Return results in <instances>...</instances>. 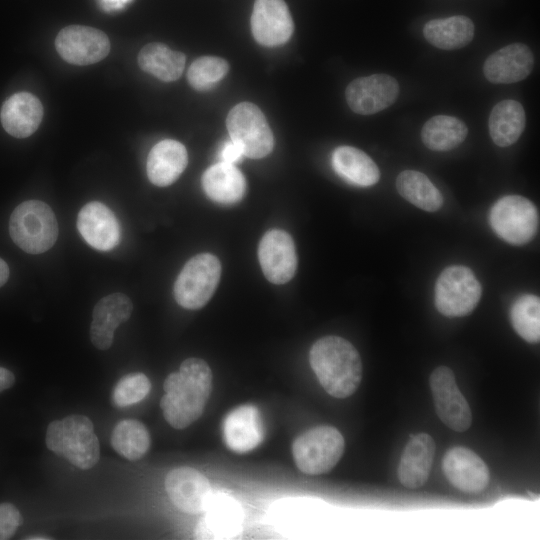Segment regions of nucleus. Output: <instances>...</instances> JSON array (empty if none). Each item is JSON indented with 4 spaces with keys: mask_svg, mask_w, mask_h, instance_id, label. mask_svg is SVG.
Listing matches in <instances>:
<instances>
[{
    "mask_svg": "<svg viewBox=\"0 0 540 540\" xmlns=\"http://www.w3.org/2000/svg\"><path fill=\"white\" fill-rule=\"evenodd\" d=\"M442 469L453 486L467 493L483 491L490 478L488 467L480 456L461 446L446 452Z\"/></svg>",
    "mask_w": 540,
    "mask_h": 540,
    "instance_id": "16",
    "label": "nucleus"
},
{
    "mask_svg": "<svg viewBox=\"0 0 540 540\" xmlns=\"http://www.w3.org/2000/svg\"><path fill=\"white\" fill-rule=\"evenodd\" d=\"M201 181L206 195L221 204L237 203L246 192V180L234 164L220 162L210 166Z\"/></svg>",
    "mask_w": 540,
    "mask_h": 540,
    "instance_id": "24",
    "label": "nucleus"
},
{
    "mask_svg": "<svg viewBox=\"0 0 540 540\" xmlns=\"http://www.w3.org/2000/svg\"><path fill=\"white\" fill-rule=\"evenodd\" d=\"M435 409L441 421L457 432L467 430L472 422L470 406L459 390L453 371L437 367L430 376Z\"/></svg>",
    "mask_w": 540,
    "mask_h": 540,
    "instance_id": "10",
    "label": "nucleus"
},
{
    "mask_svg": "<svg viewBox=\"0 0 540 540\" xmlns=\"http://www.w3.org/2000/svg\"><path fill=\"white\" fill-rule=\"evenodd\" d=\"M332 165L338 175L358 186H372L380 179L376 163L365 152L352 146L337 147L332 154Z\"/></svg>",
    "mask_w": 540,
    "mask_h": 540,
    "instance_id": "25",
    "label": "nucleus"
},
{
    "mask_svg": "<svg viewBox=\"0 0 540 540\" xmlns=\"http://www.w3.org/2000/svg\"><path fill=\"white\" fill-rule=\"evenodd\" d=\"M396 188L404 199L422 210L435 212L443 204L440 191L425 174L419 171H402L397 176Z\"/></svg>",
    "mask_w": 540,
    "mask_h": 540,
    "instance_id": "30",
    "label": "nucleus"
},
{
    "mask_svg": "<svg viewBox=\"0 0 540 540\" xmlns=\"http://www.w3.org/2000/svg\"><path fill=\"white\" fill-rule=\"evenodd\" d=\"M9 278V267L7 263L0 258V287L3 286Z\"/></svg>",
    "mask_w": 540,
    "mask_h": 540,
    "instance_id": "40",
    "label": "nucleus"
},
{
    "mask_svg": "<svg viewBox=\"0 0 540 540\" xmlns=\"http://www.w3.org/2000/svg\"><path fill=\"white\" fill-rule=\"evenodd\" d=\"M222 430L227 447L240 454L255 449L264 435L261 414L251 404L230 411L223 420Z\"/></svg>",
    "mask_w": 540,
    "mask_h": 540,
    "instance_id": "19",
    "label": "nucleus"
},
{
    "mask_svg": "<svg viewBox=\"0 0 540 540\" xmlns=\"http://www.w3.org/2000/svg\"><path fill=\"white\" fill-rule=\"evenodd\" d=\"M47 448L80 469L94 467L100 445L92 421L84 415H70L52 421L46 430Z\"/></svg>",
    "mask_w": 540,
    "mask_h": 540,
    "instance_id": "3",
    "label": "nucleus"
},
{
    "mask_svg": "<svg viewBox=\"0 0 540 540\" xmlns=\"http://www.w3.org/2000/svg\"><path fill=\"white\" fill-rule=\"evenodd\" d=\"M310 365L325 391L335 398H347L360 385L362 362L356 348L339 336L317 340L309 353Z\"/></svg>",
    "mask_w": 540,
    "mask_h": 540,
    "instance_id": "2",
    "label": "nucleus"
},
{
    "mask_svg": "<svg viewBox=\"0 0 540 540\" xmlns=\"http://www.w3.org/2000/svg\"><path fill=\"white\" fill-rule=\"evenodd\" d=\"M489 223L502 240L513 245H524L537 234L539 215L529 199L520 195H507L492 206Z\"/></svg>",
    "mask_w": 540,
    "mask_h": 540,
    "instance_id": "6",
    "label": "nucleus"
},
{
    "mask_svg": "<svg viewBox=\"0 0 540 540\" xmlns=\"http://www.w3.org/2000/svg\"><path fill=\"white\" fill-rule=\"evenodd\" d=\"M133 305L128 296L113 293L100 299L92 313L90 338L99 350L111 347L116 328L126 322L132 313Z\"/></svg>",
    "mask_w": 540,
    "mask_h": 540,
    "instance_id": "20",
    "label": "nucleus"
},
{
    "mask_svg": "<svg viewBox=\"0 0 540 540\" xmlns=\"http://www.w3.org/2000/svg\"><path fill=\"white\" fill-rule=\"evenodd\" d=\"M77 228L83 239L100 251L113 249L120 239V227L114 213L98 201L84 205L77 216Z\"/></svg>",
    "mask_w": 540,
    "mask_h": 540,
    "instance_id": "17",
    "label": "nucleus"
},
{
    "mask_svg": "<svg viewBox=\"0 0 540 540\" xmlns=\"http://www.w3.org/2000/svg\"><path fill=\"white\" fill-rule=\"evenodd\" d=\"M526 124L523 106L516 100L505 99L497 103L489 116V134L499 147L514 144L521 136Z\"/></svg>",
    "mask_w": 540,
    "mask_h": 540,
    "instance_id": "27",
    "label": "nucleus"
},
{
    "mask_svg": "<svg viewBox=\"0 0 540 540\" xmlns=\"http://www.w3.org/2000/svg\"><path fill=\"white\" fill-rule=\"evenodd\" d=\"M482 287L472 270L463 265L445 268L435 284V306L448 317L471 313L480 301Z\"/></svg>",
    "mask_w": 540,
    "mask_h": 540,
    "instance_id": "8",
    "label": "nucleus"
},
{
    "mask_svg": "<svg viewBox=\"0 0 540 540\" xmlns=\"http://www.w3.org/2000/svg\"><path fill=\"white\" fill-rule=\"evenodd\" d=\"M258 259L263 274L273 284H285L297 269V255L292 237L285 231H267L260 240Z\"/></svg>",
    "mask_w": 540,
    "mask_h": 540,
    "instance_id": "13",
    "label": "nucleus"
},
{
    "mask_svg": "<svg viewBox=\"0 0 540 540\" xmlns=\"http://www.w3.org/2000/svg\"><path fill=\"white\" fill-rule=\"evenodd\" d=\"M533 67L531 49L526 44L513 43L492 53L483 65V72L492 83L511 84L525 79Z\"/></svg>",
    "mask_w": 540,
    "mask_h": 540,
    "instance_id": "18",
    "label": "nucleus"
},
{
    "mask_svg": "<svg viewBox=\"0 0 540 540\" xmlns=\"http://www.w3.org/2000/svg\"><path fill=\"white\" fill-rule=\"evenodd\" d=\"M43 106L39 99L28 92H18L3 104L0 119L3 128L16 138H26L39 127Z\"/></svg>",
    "mask_w": 540,
    "mask_h": 540,
    "instance_id": "22",
    "label": "nucleus"
},
{
    "mask_svg": "<svg viewBox=\"0 0 540 540\" xmlns=\"http://www.w3.org/2000/svg\"><path fill=\"white\" fill-rule=\"evenodd\" d=\"M150 444V433L138 420L124 419L117 423L112 431L113 449L128 460L135 461L142 458L148 452Z\"/></svg>",
    "mask_w": 540,
    "mask_h": 540,
    "instance_id": "32",
    "label": "nucleus"
},
{
    "mask_svg": "<svg viewBox=\"0 0 540 540\" xmlns=\"http://www.w3.org/2000/svg\"><path fill=\"white\" fill-rule=\"evenodd\" d=\"M345 441L332 426H317L298 436L292 453L298 469L309 475L331 471L343 455Z\"/></svg>",
    "mask_w": 540,
    "mask_h": 540,
    "instance_id": "5",
    "label": "nucleus"
},
{
    "mask_svg": "<svg viewBox=\"0 0 540 540\" xmlns=\"http://www.w3.org/2000/svg\"><path fill=\"white\" fill-rule=\"evenodd\" d=\"M165 488L173 504L190 514L204 512L212 497L209 480L191 467L171 470L166 476Z\"/></svg>",
    "mask_w": 540,
    "mask_h": 540,
    "instance_id": "15",
    "label": "nucleus"
},
{
    "mask_svg": "<svg viewBox=\"0 0 540 540\" xmlns=\"http://www.w3.org/2000/svg\"><path fill=\"white\" fill-rule=\"evenodd\" d=\"M55 48L66 62L83 66L103 60L109 54L110 41L97 28L70 25L56 36Z\"/></svg>",
    "mask_w": 540,
    "mask_h": 540,
    "instance_id": "11",
    "label": "nucleus"
},
{
    "mask_svg": "<svg viewBox=\"0 0 540 540\" xmlns=\"http://www.w3.org/2000/svg\"><path fill=\"white\" fill-rule=\"evenodd\" d=\"M243 156L241 149L232 141L226 142L220 151L221 162L229 164L240 161Z\"/></svg>",
    "mask_w": 540,
    "mask_h": 540,
    "instance_id": "37",
    "label": "nucleus"
},
{
    "mask_svg": "<svg viewBox=\"0 0 540 540\" xmlns=\"http://www.w3.org/2000/svg\"><path fill=\"white\" fill-rule=\"evenodd\" d=\"M423 34L433 46L443 50H455L472 41L474 24L464 15L433 19L424 25Z\"/></svg>",
    "mask_w": 540,
    "mask_h": 540,
    "instance_id": "26",
    "label": "nucleus"
},
{
    "mask_svg": "<svg viewBox=\"0 0 540 540\" xmlns=\"http://www.w3.org/2000/svg\"><path fill=\"white\" fill-rule=\"evenodd\" d=\"M105 10H116L122 8L130 0H99Z\"/></svg>",
    "mask_w": 540,
    "mask_h": 540,
    "instance_id": "39",
    "label": "nucleus"
},
{
    "mask_svg": "<svg viewBox=\"0 0 540 540\" xmlns=\"http://www.w3.org/2000/svg\"><path fill=\"white\" fill-rule=\"evenodd\" d=\"M229 71L228 62L217 56H202L190 65L187 72L189 84L198 91L211 89Z\"/></svg>",
    "mask_w": 540,
    "mask_h": 540,
    "instance_id": "34",
    "label": "nucleus"
},
{
    "mask_svg": "<svg viewBox=\"0 0 540 540\" xmlns=\"http://www.w3.org/2000/svg\"><path fill=\"white\" fill-rule=\"evenodd\" d=\"M435 453V443L427 433L411 435L402 453L398 477L407 488L423 486L430 474Z\"/></svg>",
    "mask_w": 540,
    "mask_h": 540,
    "instance_id": "21",
    "label": "nucleus"
},
{
    "mask_svg": "<svg viewBox=\"0 0 540 540\" xmlns=\"http://www.w3.org/2000/svg\"><path fill=\"white\" fill-rule=\"evenodd\" d=\"M220 277L221 264L215 255L201 253L192 257L175 281V300L186 309L203 307L215 292Z\"/></svg>",
    "mask_w": 540,
    "mask_h": 540,
    "instance_id": "7",
    "label": "nucleus"
},
{
    "mask_svg": "<svg viewBox=\"0 0 540 540\" xmlns=\"http://www.w3.org/2000/svg\"><path fill=\"white\" fill-rule=\"evenodd\" d=\"M9 232L13 242L29 254L49 250L58 238V223L52 209L39 200L19 204L10 216Z\"/></svg>",
    "mask_w": 540,
    "mask_h": 540,
    "instance_id": "4",
    "label": "nucleus"
},
{
    "mask_svg": "<svg viewBox=\"0 0 540 540\" xmlns=\"http://www.w3.org/2000/svg\"><path fill=\"white\" fill-rule=\"evenodd\" d=\"M204 519L198 524L196 536L206 538L214 535H230L237 530L238 506L225 495H212Z\"/></svg>",
    "mask_w": 540,
    "mask_h": 540,
    "instance_id": "31",
    "label": "nucleus"
},
{
    "mask_svg": "<svg viewBox=\"0 0 540 540\" xmlns=\"http://www.w3.org/2000/svg\"><path fill=\"white\" fill-rule=\"evenodd\" d=\"M26 539H29V540H46V539H51L50 537H45V536H41V537H28Z\"/></svg>",
    "mask_w": 540,
    "mask_h": 540,
    "instance_id": "41",
    "label": "nucleus"
},
{
    "mask_svg": "<svg viewBox=\"0 0 540 540\" xmlns=\"http://www.w3.org/2000/svg\"><path fill=\"white\" fill-rule=\"evenodd\" d=\"M254 39L266 47L285 44L292 36L294 23L284 0H255L251 15Z\"/></svg>",
    "mask_w": 540,
    "mask_h": 540,
    "instance_id": "14",
    "label": "nucleus"
},
{
    "mask_svg": "<svg viewBox=\"0 0 540 540\" xmlns=\"http://www.w3.org/2000/svg\"><path fill=\"white\" fill-rule=\"evenodd\" d=\"M22 523V515L13 504H0V540L10 539Z\"/></svg>",
    "mask_w": 540,
    "mask_h": 540,
    "instance_id": "36",
    "label": "nucleus"
},
{
    "mask_svg": "<svg viewBox=\"0 0 540 540\" xmlns=\"http://www.w3.org/2000/svg\"><path fill=\"white\" fill-rule=\"evenodd\" d=\"M149 378L140 372L123 376L115 385L112 401L117 407H127L142 401L150 392Z\"/></svg>",
    "mask_w": 540,
    "mask_h": 540,
    "instance_id": "35",
    "label": "nucleus"
},
{
    "mask_svg": "<svg viewBox=\"0 0 540 540\" xmlns=\"http://www.w3.org/2000/svg\"><path fill=\"white\" fill-rule=\"evenodd\" d=\"M212 383V371L204 360H184L179 371L170 373L164 381L160 407L165 420L175 429L194 423L205 409Z\"/></svg>",
    "mask_w": 540,
    "mask_h": 540,
    "instance_id": "1",
    "label": "nucleus"
},
{
    "mask_svg": "<svg viewBox=\"0 0 540 540\" xmlns=\"http://www.w3.org/2000/svg\"><path fill=\"white\" fill-rule=\"evenodd\" d=\"M185 55L162 43L146 44L138 54L140 68L164 82L177 80L185 67Z\"/></svg>",
    "mask_w": 540,
    "mask_h": 540,
    "instance_id": "28",
    "label": "nucleus"
},
{
    "mask_svg": "<svg viewBox=\"0 0 540 540\" xmlns=\"http://www.w3.org/2000/svg\"><path fill=\"white\" fill-rule=\"evenodd\" d=\"M226 126L231 141L242 151L243 155L260 159L273 149L274 138L262 111L251 102H241L228 113Z\"/></svg>",
    "mask_w": 540,
    "mask_h": 540,
    "instance_id": "9",
    "label": "nucleus"
},
{
    "mask_svg": "<svg viewBox=\"0 0 540 540\" xmlns=\"http://www.w3.org/2000/svg\"><path fill=\"white\" fill-rule=\"evenodd\" d=\"M188 163L185 146L172 139L158 142L147 158V175L159 187L169 186L182 174Z\"/></svg>",
    "mask_w": 540,
    "mask_h": 540,
    "instance_id": "23",
    "label": "nucleus"
},
{
    "mask_svg": "<svg viewBox=\"0 0 540 540\" xmlns=\"http://www.w3.org/2000/svg\"><path fill=\"white\" fill-rule=\"evenodd\" d=\"M510 320L514 330L525 341L540 340V300L533 294L519 296L511 306Z\"/></svg>",
    "mask_w": 540,
    "mask_h": 540,
    "instance_id": "33",
    "label": "nucleus"
},
{
    "mask_svg": "<svg viewBox=\"0 0 540 540\" xmlns=\"http://www.w3.org/2000/svg\"><path fill=\"white\" fill-rule=\"evenodd\" d=\"M467 134L468 128L462 120L449 115H436L423 125L421 138L430 150L449 151L459 146Z\"/></svg>",
    "mask_w": 540,
    "mask_h": 540,
    "instance_id": "29",
    "label": "nucleus"
},
{
    "mask_svg": "<svg viewBox=\"0 0 540 540\" xmlns=\"http://www.w3.org/2000/svg\"><path fill=\"white\" fill-rule=\"evenodd\" d=\"M398 95L397 80L387 74L356 78L345 90L348 106L360 115H371L388 108L396 101Z\"/></svg>",
    "mask_w": 540,
    "mask_h": 540,
    "instance_id": "12",
    "label": "nucleus"
},
{
    "mask_svg": "<svg viewBox=\"0 0 540 540\" xmlns=\"http://www.w3.org/2000/svg\"><path fill=\"white\" fill-rule=\"evenodd\" d=\"M14 382V374L10 370L0 367V392L12 387Z\"/></svg>",
    "mask_w": 540,
    "mask_h": 540,
    "instance_id": "38",
    "label": "nucleus"
}]
</instances>
